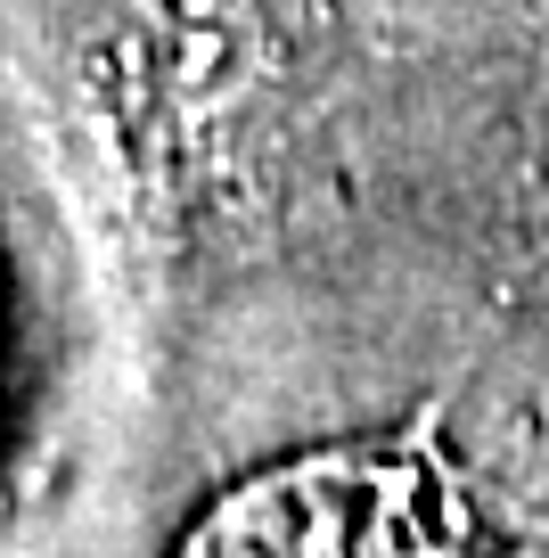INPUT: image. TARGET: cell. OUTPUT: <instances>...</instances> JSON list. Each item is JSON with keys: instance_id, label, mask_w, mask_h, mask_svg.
I'll use <instances>...</instances> for the list:
<instances>
[{"instance_id": "obj_1", "label": "cell", "mask_w": 549, "mask_h": 558, "mask_svg": "<svg viewBox=\"0 0 549 558\" xmlns=\"http://www.w3.org/2000/svg\"><path fill=\"white\" fill-rule=\"evenodd\" d=\"M190 558H476L443 476L394 452H337L246 485Z\"/></svg>"}]
</instances>
